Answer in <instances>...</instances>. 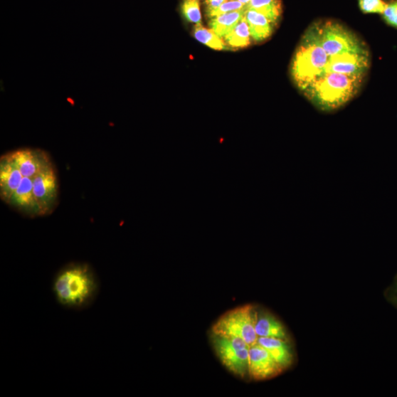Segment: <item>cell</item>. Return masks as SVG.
<instances>
[{
    "mask_svg": "<svg viewBox=\"0 0 397 397\" xmlns=\"http://www.w3.org/2000/svg\"><path fill=\"white\" fill-rule=\"evenodd\" d=\"M53 160L38 148H19L0 158V198L26 216L40 217L34 191L41 172Z\"/></svg>",
    "mask_w": 397,
    "mask_h": 397,
    "instance_id": "1",
    "label": "cell"
},
{
    "mask_svg": "<svg viewBox=\"0 0 397 397\" xmlns=\"http://www.w3.org/2000/svg\"><path fill=\"white\" fill-rule=\"evenodd\" d=\"M53 293L63 308L82 312L91 307L100 291V281L90 263L72 262L65 265L53 281Z\"/></svg>",
    "mask_w": 397,
    "mask_h": 397,
    "instance_id": "2",
    "label": "cell"
},
{
    "mask_svg": "<svg viewBox=\"0 0 397 397\" xmlns=\"http://www.w3.org/2000/svg\"><path fill=\"white\" fill-rule=\"evenodd\" d=\"M329 58L322 46L319 25H314L304 33L291 65L292 80L301 92L327 73Z\"/></svg>",
    "mask_w": 397,
    "mask_h": 397,
    "instance_id": "3",
    "label": "cell"
},
{
    "mask_svg": "<svg viewBox=\"0 0 397 397\" xmlns=\"http://www.w3.org/2000/svg\"><path fill=\"white\" fill-rule=\"evenodd\" d=\"M364 76L326 73L303 92L323 112L337 110L359 92Z\"/></svg>",
    "mask_w": 397,
    "mask_h": 397,
    "instance_id": "4",
    "label": "cell"
},
{
    "mask_svg": "<svg viewBox=\"0 0 397 397\" xmlns=\"http://www.w3.org/2000/svg\"><path fill=\"white\" fill-rule=\"evenodd\" d=\"M257 310L251 305L233 309L221 317L212 327V333L228 337H237L250 346L257 344L255 332Z\"/></svg>",
    "mask_w": 397,
    "mask_h": 397,
    "instance_id": "5",
    "label": "cell"
},
{
    "mask_svg": "<svg viewBox=\"0 0 397 397\" xmlns=\"http://www.w3.org/2000/svg\"><path fill=\"white\" fill-rule=\"evenodd\" d=\"M211 344L216 355L223 364L237 377H250V348L244 340L211 333Z\"/></svg>",
    "mask_w": 397,
    "mask_h": 397,
    "instance_id": "6",
    "label": "cell"
},
{
    "mask_svg": "<svg viewBox=\"0 0 397 397\" xmlns=\"http://www.w3.org/2000/svg\"><path fill=\"white\" fill-rule=\"evenodd\" d=\"M319 28L322 46L329 57L367 51L354 33L337 21H327Z\"/></svg>",
    "mask_w": 397,
    "mask_h": 397,
    "instance_id": "7",
    "label": "cell"
},
{
    "mask_svg": "<svg viewBox=\"0 0 397 397\" xmlns=\"http://www.w3.org/2000/svg\"><path fill=\"white\" fill-rule=\"evenodd\" d=\"M369 65L368 51L359 53H346L329 57L327 73L364 76L369 68Z\"/></svg>",
    "mask_w": 397,
    "mask_h": 397,
    "instance_id": "8",
    "label": "cell"
},
{
    "mask_svg": "<svg viewBox=\"0 0 397 397\" xmlns=\"http://www.w3.org/2000/svg\"><path fill=\"white\" fill-rule=\"evenodd\" d=\"M283 369L270 356L266 349L258 343L250 348V377L263 381L277 376Z\"/></svg>",
    "mask_w": 397,
    "mask_h": 397,
    "instance_id": "9",
    "label": "cell"
},
{
    "mask_svg": "<svg viewBox=\"0 0 397 397\" xmlns=\"http://www.w3.org/2000/svg\"><path fill=\"white\" fill-rule=\"evenodd\" d=\"M257 343L268 351L270 356L283 370L292 365L294 355L289 341L276 338L258 337Z\"/></svg>",
    "mask_w": 397,
    "mask_h": 397,
    "instance_id": "10",
    "label": "cell"
},
{
    "mask_svg": "<svg viewBox=\"0 0 397 397\" xmlns=\"http://www.w3.org/2000/svg\"><path fill=\"white\" fill-rule=\"evenodd\" d=\"M258 337L276 338L289 341L285 326L275 316L268 312H258L255 322Z\"/></svg>",
    "mask_w": 397,
    "mask_h": 397,
    "instance_id": "11",
    "label": "cell"
},
{
    "mask_svg": "<svg viewBox=\"0 0 397 397\" xmlns=\"http://www.w3.org/2000/svg\"><path fill=\"white\" fill-rule=\"evenodd\" d=\"M245 17L250 28L251 38L256 42L268 39L273 33L272 22L263 14L245 9Z\"/></svg>",
    "mask_w": 397,
    "mask_h": 397,
    "instance_id": "12",
    "label": "cell"
},
{
    "mask_svg": "<svg viewBox=\"0 0 397 397\" xmlns=\"http://www.w3.org/2000/svg\"><path fill=\"white\" fill-rule=\"evenodd\" d=\"M245 8L230 13L219 15L211 18L209 26L217 36L224 38L238 24V22L244 16Z\"/></svg>",
    "mask_w": 397,
    "mask_h": 397,
    "instance_id": "13",
    "label": "cell"
},
{
    "mask_svg": "<svg viewBox=\"0 0 397 397\" xmlns=\"http://www.w3.org/2000/svg\"><path fill=\"white\" fill-rule=\"evenodd\" d=\"M224 38L228 46L233 48H245L250 46L251 35L245 14L235 28Z\"/></svg>",
    "mask_w": 397,
    "mask_h": 397,
    "instance_id": "14",
    "label": "cell"
},
{
    "mask_svg": "<svg viewBox=\"0 0 397 397\" xmlns=\"http://www.w3.org/2000/svg\"><path fill=\"white\" fill-rule=\"evenodd\" d=\"M245 9L254 10L266 16L275 25L282 13L280 0H250Z\"/></svg>",
    "mask_w": 397,
    "mask_h": 397,
    "instance_id": "15",
    "label": "cell"
},
{
    "mask_svg": "<svg viewBox=\"0 0 397 397\" xmlns=\"http://www.w3.org/2000/svg\"><path fill=\"white\" fill-rule=\"evenodd\" d=\"M194 36L197 41L206 44V46L213 50L223 51L229 49L222 38L217 36L213 30L208 29L201 24L196 25L194 30Z\"/></svg>",
    "mask_w": 397,
    "mask_h": 397,
    "instance_id": "16",
    "label": "cell"
},
{
    "mask_svg": "<svg viewBox=\"0 0 397 397\" xmlns=\"http://www.w3.org/2000/svg\"><path fill=\"white\" fill-rule=\"evenodd\" d=\"M182 12L189 21L196 25L201 24L202 16L198 0H184Z\"/></svg>",
    "mask_w": 397,
    "mask_h": 397,
    "instance_id": "17",
    "label": "cell"
},
{
    "mask_svg": "<svg viewBox=\"0 0 397 397\" xmlns=\"http://www.w3.org/2000/svg\"><path fill=\"white\" fill-rule=\"evenodd\" d=\"M387 6L383 0H359V7L364 14H383Z\"/></svg>",
    "mask_w": 397,
    "mask_h": 397,
    "instance_id": "18",
    "label": "cell"
},
{
    "mask_svg": "<svg viewBox=\"0 0 397 397\" xmlns=\"http://www.w3.org/2000/svg\"><path fill=\"white\" fill-rule=\"evenodd\" d=\"M245 6L238 1V0H230V1L228 0V1L223 3L218 9L207 14V16L212 18L219 15L241 10L244 9Z\"/></svg>",
    "mask_w": 397,
    "mask_h": 397,
    "instance_id": "19",
    "label": "cell"
},
{
    "mask_svg": "<svg viewBox=\"0 0 397 397\" xmlns=\"http://www.w3.org/2000/svg\"><path fill=\"white\" fill-rule=\"evenodd\" d=\"M382 16L388 26L397 28V0L388 4Z\"/></svg>",
    "mask_w": 397,
    "mask_h": 397,
    "instance_id": "20",
    "label": "cell"
},
{
    "mask_svg": "<svg viewBox=\"0 0 397 397\" xmlns=\"http://www.w3.org/2000/svg\"><path fill=\"white\" fill-rule=\"evenodd\" d=\"M386 295L388 300L397 307V275L392 285L387 290Z\"/></svg>",
    "mask_w": 397,
    "mask_h": 397,
    "instance_id": "21",
    "label": "cell"
},
{
    "mask_svg": "<svg viewBox=\"0 0 397 397\" xmlns=\"http://www.w3.org/2000/svg\"><path fill=\"white\" fill-rule=\"evenodd\" d=\"M228 0H206V12L207 14L218 9Z\"/></svg>",
    "mask_w": 397,
    "mask_h": 397,
    "instance_id": "22",
    "label": "cell"
},
{
    "mask_svg": "<svg viewBox=\"0 0 397 397\" xmlns=\"http://www.w3.org/2000/svg\"><path fill=\"white\" fill-rule=\"evenodd\" d=\"M238 1L246 6L248 4L250 3V0H238Z\"/></svg>",
    "mask_w": 397,
    "mask_h": 397,
    "instance_id": "23",
    "label": "cell"
}]
</instances>
